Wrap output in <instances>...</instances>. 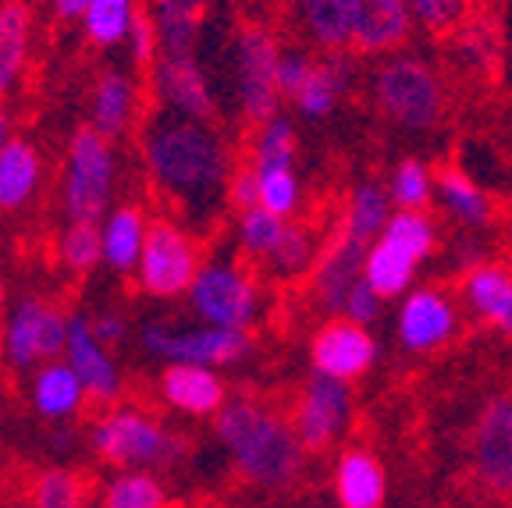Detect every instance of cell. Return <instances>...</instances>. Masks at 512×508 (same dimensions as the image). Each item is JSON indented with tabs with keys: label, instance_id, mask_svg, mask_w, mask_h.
Masks as SVG:
<instances>
[{
	"label": "cell",
	"instance_id": "27",
	"mask_svg": "<svg viewBox=\"0 0 512 508\" xmlns=\"http://www.w3.org/2000/svg\"><path fill=\"white\" fill-rule=\"evenodd\" d=\"M146 11L157 22L164 54H196L210 0H146Z\"/></svg>",
	"mask_w": 512,
	"mask_h": 508
},
{
	"label": "cell",
	"instance_id": "33",
	"mask_svg": "<svg viewBox=\"0 0 512 508\" xmlns=\"http://www.w3.org/2000/svg\"><path fill=\"white\" fill-rule=\"evenodd\" d=\"M392 192L381 189L377 182H363L352 192L349 207H345L342 228L349 231L352 239H360L363 246H374L381 239V231L392 221Z\"/></svg>",
	"mask_w": 512,
	"mask_h": 508
},
{
	"label": "cell",
	"instance_id": "23",
	"mask_svg": "<svg viewBox=\"0 0 512 508\" xmlns=\"http://www.w3.org/2000/svg\"><path fill=\"white\" fill-rule=\"evenodd\" d=\"M43 189V157L36 143L15 135L0 153V214H22Z\"/></svg>",
	"mask_w": 512,
	"mask_h": 508
},
{
	"label": "cell",
	"instance_id": "3",
	"mask_svg": "<svg viewBox=\"0 0 512 508\" xmlns=\"http://www.w3.org/2000/svg\"><path fill=\"white\" fill-rule=\"evenodd\" d=\"M89 452L114 469L171 473L189 459V437L171 430L153 409L139 402L104 405L89 420Z\"/></svg>",
	"mask_w": 512,
	"mask_h": 508
},
{
	"label": "cell",
	"instance_id": "40",
	"mask_svg": "<svg viewBox=\"0 0 512 508\" xmlns=\"http://www.w3.org/2000/svg\"><path fill=\"white\" fill-rule=\"evenodd\" d=\"M299 150V135L296 125L278 114V118L256 125L253 146H249V164L253 167H281V164H296Z\"/></svg>",
	"mask_w": 512,
	"mask_h": 508
},
{
	"label": "cell",
	"instance_id": "51",
	"mask_svg": "<svg viewBox=\"0 0 512 508\" xmlns=\"http://www.w3.org/2000/svg\"><path fill=\"white\" fill-rule=\"evenodd\" d=\"M8 310V285H4V267H0V313Z\"/></svg>",
	"mask_w": 512,
	"mask_h": 508
},
{
	"label": "cell",
	"instance_id": "32",
	"mask_svg": "<svg viewBox=\"0 0 512 508\" xmlns=\"http://www.w3.org/2000/svg\"><path fill=\"white\" fill-rule=\"evenodd\" d=\"M296 15L303 22V32L324 54H338L352 43L345 0H296Z\"/></svg>",
	"mask_w": 512,
	"mask_h": 508
},
{
	"label": "cell",
	"instance_id": "50",
	"mask_svg": "<svg viewBox=\"0 0 512 508\" xmlns=\"http://www.w3.org/2000/svg\"><path fill=\"white\" fill-rule=\"evenodd\" d=\"M15 139V118H11V107L8 100H0V153H4V146Z\"/></svg>",
	"mask_w": 512,
	"mask_h": 508
},
{
	"label": "cell",
	"instance_id": "28",
	"mask_svg": "<svg viewBox=\"0 0 512 508\" xmlns=\"http://www.w3.org/2000/svg\"><path fill=\"white\" fill-rule=\"evenodd\" d=\"M349 82H352V61L345 57V50L324 54L313 64L306 86L292 96V104L299 107V114H306V118H313V121L328 118V114L335 111L338 96L349 89Z\"/></svg>",
	"mask_w": 512,
	"mask_h": 508
},
{
	"label": "cell",
	"instance_id": "31",
	"mask_svg": "<svg viewBox=\"0 0 512 508\" xmlns=\"http://www.w3.org/2000/svg\"><path fill=\"white\" fill-rule=\"evenodd\" d=\"M434 192L452 221L466 224V228H484L491 221V199L459 167H441L434 175Z\"/></svg>",
	"mask_w": 512,
	"mask_h": 508
},
{
	"label": "cell",
	"instance_id": "8",
	"mask_svg": "<svg viewBox=\"0 0 512 508\" xmlns=\"http://www.w3.org/2000/svg\"><path fill=\"white\" fill-rule=\"evenodd\" d=\"M374 100L384 118L409 132H427L445 118V86L431 64L409 54L388 57L374 72Z\"/></svg>",
	"mask_w": 512,
	"mask_h": 508
},
{
	"label": "cell",
	"instance_id": "36",
	"mask_svg": "<svg viewBox=\"0 0 512 508\" xmlns=\"http://www.w3.org/2000/svg\"><path fill=\"white\" fill-rule=\"evenodd\" d=\"M57 263L72 278H89L96 267H104V235L93 221H68L57 235Z\"/></svg>",
	"mask_w": 512,
	"mask_h": 508
},
{
	"label": "cell",
	"instance_id": "25",
	"mask_svg": "<svg viewBox=\"0 0 512 508\" xmlns=\"http://www.w3.org/2000/svg\"><path fill=\"white\" fill-rule=\"evenodd\" d=\"M338 508H381L384 505V469L370 448H345L331 473Z\"/></svg>",
	"mask_w": 512,
	"mask_h": 508
},
{
	"label": "cell",
	"instance_id": "10",
	"mask_svg": "<svg viewBox=\"0 0 512 508\" xmlns=\"http://www.w3.org/2000/svg\"><path fill=\"white\" fill-rule=\"evenodd\" d=\"M139 345L160 366L189 363V366H232L249 356V331H232V327L214 324H171V320H146L139 327Z\"/></svg>",
	"mask_w": 512,
	"mask_h": 508
},
{
	"label": "cell",
	"instance_id": "34",
	"mask_svg": "<svg viewBox=\"0 0 512 508\" xmlns=\"http://www.w3.org/2000/svg\"><path fill=\"white\" fill-rule=\"evenodd\" d=\"M29 508H89V480L72 466H47L29 484Z\"/></svg>",
	"mask_w": 512,
	"mask_h": 508
},
{
	"label": "cell",
	"instance_id": "39",
	"mask_svg": "<svg viewBox=\"0 0 512 508\" xmlns=\"http://www.w3.org/2000/svg\"><path fill=\"white\" fill-rule=\"evenodd\" d=\"M381 239L420 263L438 246V228H434V221L424 210H399V214H392L388 228L381 231Z\"/></svg>",
	"mask_w": 512,
	"mask_h": 508
},
{
	"label": "cell",
	"instance_id": "26",
	"mask_svg": "<svg viewBox=\"0 0 512 508\" xmlns=\"http://www.w3.org/2000/svg\"><path fill=\"white\" fill-rule=\"evenodd\" d=\"M463 295L470 302V310L495 324L505 338H512V274L498 263H480V267L466 270Z\"/></svg>",
	"mask_w": 512,
	"mask_h": 508
},
{
	"label": "cell",
	"instance_id": "2",
	"mask_svg": "<svg viewBox=\"0 0 512 508\" xmlns=\"http://www.w3.org/2000/svg\"><path fill=\"white\" fill-rule=\"evenodd\" d=\"M214 434L246 484L260 491H292L303 480L310 452L299 441L292 416L278 405L256 395H228L214 416Z\"/></svg>",
	"mask_w": 512,
	"mask_h": 508
},
{
	"label": "cell",
	"instance_id": "29",
	"mask_svg": "<svg viewBox=\"0 0 512 508\" xmlns=\"http://www.w3.org/2000/svg\"><path fill=\"white\" fill-rule=\"evenodd\" d=\"M168 505H171L168 484L153 469H118L100 487V494H96V508H168Z\"/></svg>",
	"mask_w": 512,
	"mask_h": 508
},
{
	"label": "cell",
	"instance_id": "21",
	"mask_svg": "<svg viewBox=\"0 0 512 508\" xmlns=\"http://www.w3.org/2000/svg\"><path fill=\"white\" fill-rule=\"evenodd\" d=\"M456 331V306L438 288H420L406 295L399 310V342L406 352H431Z\"/></svg>",
	"mask_w": 512,
	"mask_h": 508
},
{
	"label": "cell",
	"instance_id": "48",
	"mask_svg": "<svg viewBox=\"0 0 512 508\" xmlns=\"http://www.w3.org/2000/svg\"><path fill=\"white\" fill-rule=\"evenodd\" d=\"M381 302L384 299L367 285V278H360L356 285H352V292H349V299H345V310L342 313L349 320H356V324L367 327L370 320H377V313H381Z\"/></svg>",
	"mask_w": 512,
	"mask_h": 508
},
{
	"label": "cell",
	"instance_id": "1",
	"mask_svg": "<svg viewBox=\"0 0 512 508\" xmlns=\"http://www.w3.org/2000/svg\"><path fill=\"white\" fill-rule=\"evenodd\" d=\"M139 157L146 182L178 221L192 231H214L224 217L228 185L235 175L232 143L214 121L182 118L171 111H153L139 125Z\"/></svg>",
	"mask_w": 512,
	"mask_h": 508
},
{
	"label": "cell",
	"instance_id": "11",
	"mask_svg": "<svg viewBox=\"0 0 512 508\" xmlns=\"http://www.w3.org/2000/svg\"><path fill=\"white\" fill-rule=\"evenodd\" d=\"M292 423H296V434L306 452H328L352 423L349 381L310 370L296 395V405H292Z\"/></svg>",
	"mask_w": 512,
	"mask_h": 508
},
{
	"label": "cell",
	"instance_id": "15",
	"mask_svg": "<svg viewBox=\"0 0 512 508\" xmlns=\"http://www.w3.org/2000/svg\"><path fill=\"white\" fill-rule=\"evenodd\" d=\"M143 86L128 68L107 64L89 89V125L111 143H121L143 125Z\"/></svg>",
	"mask_w": 512,
	"mask_h": 508
},
{
	"label": "cell",
	"instance_id": "13",
	"mask_svg": "<svg viewBox=\"0 0 512 508\" xmlns=\"http://www.w3.org/2000/svg\"><path fill=\"white\" fill-rule=\"evenodd\" d=\"M473 473L484 491L512 498V395L484 402L473 423Z\"/></svg>",
	"mask_w": 512,
	"mask_h": 508
},
{
	"label": "cell",
	"instance_id": "38",
	"mask_svg": "<svg viewBox=\"0 0 512 508\" xmlns=\"http://www.w3.org/2000/svg\"><path fill=\"white\" fill-rule=\"evenodd\" d=\"M317 256H320V249H317V239H313V231L299 221H288L278 249L267 256L264 267L271 270L274 278L288 281V278H299V274H310Z\"/></svg>",
	"mask_w": 512,
	"mask_h": 508
},
{
	"label": "cell",
	"instance_id": "35",
	"mask_svg": "<svg viewBox=\"0 0 512 508\" xmlns=\"http://www.w3.org/2000/svg\"><path fill=\"white\" fill-rule=\"evenodd\" d=\"M420 263L413 256H406L402 249L388 246L384 239H377L374 246L367 249V263H363V278L374 288L381 299H395L402 295L409 285H413V274Z\"/></svg>",
	"mask_w": 512,
	"mask_h": 508
},
{
	"label": "cell",
	"instance_id": "17",
	"mask_svg": "<svg viewBox=\"0 0 512 508\" xmlns=\"http://www.w3.org/2000/svg\"><path fill=\"white\" fill-rule=\"evenodd\" d=\"M367 249L360 239H352L349 231L338 228L331 242L320 249L317 263L310 270V292L324 313H342L345 299H349L352 285L363 278V263H367Z\"/></svg>",
	"mask_w": 512,
	"mask_h": 508
},
{
	"label": "cell",
	"instance_id": "19",
	"mask_svg": "<svg viewBox=\"0 0 512 508\" xmlns=\"http://www.w3.org/2000/svg\"><path fill=\"white\" fill-rule=\"evenodd\" d=\"M349 4L352 47L360 54H392L409 40L413 11L409 0H345Z\"/></svg>",
	"mask_w": 512,
	"mask_h": 508
},
{
	"label": "cell",
	"instance_id": "44",
	"mask_svg": "<svg viewBox=\"0 0 512 508\" xmlns=\"http://www.w3.org/2000/svg\"><path fill=\"white\" fill-rule=\"evenodd\" d=\"M128 61L136 64V68H143V72H150L153 64H157V57L164 54L160 50V32H157V22H153L150 11H139L136 25H132V32H128Z\"/></svg>",
	"mask_w": 512,
	"mask_h": 508
},
{
	"label": "cell",
	"instance_id": "46",
	"mask_svg": "<svg viewBox=\"0 0 512 508\" xmlns=\"http://www.w3.org/2000/svg\"><path fill=\"white\" fill-rule=\"evenodd\" d=\"M89 324H93L96 338H100L104 345H111V349L125 345L128 334H132V324H128V317L121 310H114V306H104V310L89 313Z\"/></svg>",
	"mask_w": 512,
	"mask_h": 508
},
{
	"label": "cell",
	"instance_id": "43",
	"mask_svg": "<svg viewBox=\"0 0 512 508\" xmlns=\"http://www.w3.org/2000/svg\"><path fill=\"white\" fill-rule=\"evenodd\" d=\"M470 8L473 0H409L413 22L424 25L431 36H452V32L466 29Z\"/></svg>",
	"mask_w": 512,
	"mask_h": 508
},
{
	"label": "cell",
	"instance_id": "20",
	"mask_svg": "<svg viewBox=\"0 0 512 508\" xmlns=\"http://www.w3.org/2000/svg\"><path fill=\"white\" fill-rule=\"evenodd\" d=\"M29 405L32 413L43 423H72L86 413L89 395L86 384L72 370L68 359H54V363L36 366L29 374Z\"/></svg>",
	"mask_w": 512,
	"mask_h": 508
},
{
	"label": "cell",
	"instance_id": "49",
	"mask_svg": "<svg viewBox=\"0 0 512 508\" xmlns=\"http://www.w3.org/2000/svg\"><path fill=\"white\" fill-rule=\"evenodd\" d=\"M47 8L50 18H57L61 25H79L89 8V0H47Z\"/></svg>",
	"mask_w": 512,
	"mask_h": 508
},
{
	"label": "cell",
	"instance_id": "12",
	"mask_svg": "<svg viewBox=\"0 0 512 508\" xmlns=\"http://www.w3.org/2000/svg\"><path fill=\"white\" fill-rule=\"evenodd\" d=\"M150 96L157 111L182 114V118L214 121L217 114L214 86L196 54H160L150 68Z\"/></svg>",
	"mask_w": 512,
	"mask_h": 508
},
{
	"label": "cell",
	"instance_id": "52",
	"mask_svg": "<svg viewBox=\"0 0 512 508\" xmlns=\"http://www.w3.org/2000/svg\"><path fill=\"white\" fill-rule=\"evenodd\" d=\"M22 4H29V8H36V4H43V0H22Z\"/></svg>",
	"mask_w": 512,
	"mask_h": 508
},
{
	"label": "cell",
	"instance_id": "18",
	"mask_svg": "<svg viewBox=\"0 0 512 508\" xmlns=\"http://www.w3.org/2000/svg\"><path fill=\"white\" fill-rule=\"evenodd\" d=\"M157 398L171 413L189 416V420H214L221 405L228 402V384L210 366L168 363L157 377Z\"/></svg>",
	"mask_w": 512,
	"mask_h": 508
},
{
	"label": "cell",
	"instance_id": "22",
	"mask_svg": "<svg viewBox=\"0 0 512 508\" xmlns=\"http://www.w3.org/2000/svg\"><path fill=\"white\" fill-rule=\"evenodd\" d=\"M36 15L22 0H0V100L22 89L32 61Z\"/></svg>",
	"mask_w": 512,
	"mask_h": 508
},
{
	"label": "cell",
	"instance_id": "5",
	"mask_svg": "<svg viewBox=\"0 0 512 508\" xmlns=\"http://www.w3.org/2000/svg\"><path fill=\"white\" fill-rule=\"evenodd\" d=\"M68 331H72V313L61 302L40 292H25L0 320V359L15 374H32L36 366L64 359Z\"/></svg>",
	"mask_w": 512,
	"mask_h": 508
},
{
	"label": "cell",
	"instance_id": "30",
	"mask_svg": "<svg viewBox=\"0 0 512 508\" xmlns=\"http://www.w3.org/2000/svg\"><path fill=\"white\" fill-rule=\"evenodd\" d=\"M146 4L139 0H89L86 15H82V36L96 50H118L128 43V32L136 25L139 11Z\"/></svg>",
	"mask_w": 512,
	"mask_h": 508
},
{
	"label": "cell",
	"instance_id": "16",
	"mask_svg": "<svg viewBox=\"0 0 512 508\" xmlns=\"http://www.w3.org/2000/svg\"><path fill=\"white\" fill-rule=\"evenodd\" d=\"M377 359V342L363 324L349 317H335L310 338V366L317 374L356 381Z\"/></svg>",
	"mask_w": 512,
	"mask_h": 508
},
{
	"label": "cell",
	"instance_id": "24",
	"mask_svg": "<svg viewBox=\"0 0 512 508\" xmlns=\"http://www.w3.org/2000/svg\"><path fill=\"white\" fill-rule=\"evenodd\" d=\"M150 221L146 207L139 203H121L100 221V235H104V267L114 274H136L139 256H143L146 235H150Z\"/></svg>",
	"mask_w": 512,
	"mask_h": 508
},
{
	"label": "cell",
	"instance_id": "9",
	"mask_svg": "<svg viewBox=\"0 0 512 508\" xmlns=\"http://www.w3.org/2000/svg\"><path fill=\"white\" fill-rule=\"evenodd\" d=\"M281 43L267 25L246 22L235 29L232 40V79L239 114L249 125H264L278 118L281 86H278Z\"/></svg>",
	"mask_w": 512,
	"mask_h": 508
},
{
	"label": "cell",
	"instance_id": "41",
	"mask_svg": "<svg viewBox=\"0 0 512 508\" xmlns=\"http://www.w3.org/2000/svg\"><path fill=\"white\" fill-rule=\"evenodd\" d=\"M256 178H260V207L292 221L303 207V185H299L296 164L256 167Z\"/></svg>",
	"mask_w": 512,
	"mask_h": 508
},
{
	"label": "cell",
	"instance_id": "42",
	"mask_svg": "<svg viewBox=\"0 0 512 508\" xmlns=\"http://www.w3.org/2000/svg\"><path fill=\"white\" fill-rule=\"evenodd\" d=\"M392 203L399 210H424L434 196V175L424 160H402L392 175Z\"/></svg>",
	"mask_w": 512,
	"mask_h": 508
},
{
	"label": "cell",
	"instance_id": "14",
	"mask_svg": "<svg viewBox=\"0 0 512 508\" xmlns=\"http://www.w3.org/2000/svg\"><path fill=\"white\" fill-rule=\"evenodd\" d=\"M64 359L72 363L79 381L86 384L89 402L100 405V409L121 402V395H125V370H121L111 345H104L93 334L89 313H72V331H68Z\"/></svg>",
	"mask_w": 512,
	"mask_h": 508
},
{
	"label": "cell",
	"instance_id": "47",
	"mask_svg": "<svg viewBox=\"0 0 512 508\" xmlns=\"http://www.w3.org/2000/svg\"><path fill=\"white\" fill-rule=\"evenodd\" d=\"M228 203H232L235 214L249 207H260V178H256L253 164H239L232 175V185H228Z\"/></svg>",
	"mask_w": 512,
	"mask_h": 508
},
{
	"label": "cell",
	"instance_id": "7",
	"mask_svg": "<svg viewBox=\"0 0 512 508\" xmlns=\"http://www.w3.org/2000/svg\"><path fill=\"white\" fill-rule=\"evenodd\" d=\"M185 302H189V310L196 313L200 324L232 327V331H249L264 313L260 281L232 256L203 260Z\"/></svg>",
	"mask_w": 512,
	"mask_h": 508
},
{
	"label": "cell",
	"instance_id": "45",
	"mask_svg": "<svg viewBox=\"0 0 512 508\" xmlns=\"http://www.w3.org/2000/svg\"><path fill=\"white\" fill-rule=\"evenodd\" d=\"M313 64H317V61H310L303 50H281V64H278L281 96H288V100H292V96L306 86V79H310V72H313Z\"/></svg>",
	"mask_w": 512,
	"mask_h": 508
},
{
	"label": "cell",
	"instance_id": "4",
	"mask_svg": "<svg viewBox=\"0 0 512 508\" xmlns=\"http://www.w3.org/2000/svg\"><path fill=\"white\" fill-rule=\"evenodd\" d=\"M118 175H121L118 143H111L93 125L75 128L61 164L64 221H93V224L104 221L114 210Z\"/></svg>",
	"mask_w": 512,
	"mask_h": 508
},
{
	"label": "cell",
	"instance_id": "37",
	"mask_svg": "<svg viewBox=\"0 0 512 508\" xmlns=\"http://www.w3.org/2000/svg\"><path fill=\"white\" fill-rule=\"evenodd\" d=\"M288 228V217L271 214L267 207H249L235 217V242H239V253L246 260L264 263L267 256L278 249L281 235Z\"/></svg>",
	"mask_w": 512,
	"mask_h": 508
},
{
	"label": "cell",
	"instance_id": "6",
	"mask_svg": "<svg viewBox=\"0 0 512 508\" xmlns=\"http://www.w3.org/2000/svg\"><path fill=\"white\" fill-rule=\"evenodd\" d=\"M203 249L200 239L192 235V228L185 221H178L175 214L153 217L150 235H146L143 256L136 267V285L150 299H185L203 267Z\"/></svg>",
	"mask_w": 512,
	"mask_h": 508
}]
</instances>
